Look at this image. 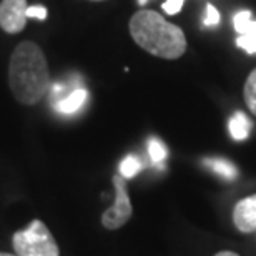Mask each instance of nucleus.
Segmentation results:
<instances>
[{
    "instance_id": "obj_1",
    "label": "nucleus",
    "mask_w": 256,
    "mask_h": 256,
    "mask_svg": "<svg viewBox=\"0 0 256 256\" xmlns=\"http://www.w3.org/2000/svg\"><path fill=\"white\" fill-rule=\"evenodd\" d=\"M8 86L22 105H35L50 88L47 58L35 42L18 44L8 64Z\"/></svg>"
},
{
    "instance_id": "obj_2",
    "label": "nucleus",
    "mask_w": 256,
    "mask_h": 256,
    "mask_svg": "<svg viewBox=\"0 0 256 256\" xmlns=\"http://www.w3.org/2000/svg\"><path fill=\"white\" fill-rule=\"evenodd\" d=\"M130 35L138 47L155 57L176 60L186 52V37L175 24L155 10H138L130 18Z\"/></svg>"
},
{
    "instance_id": "obj_3",
    "label": "nucleus",
    "mask_w": 256,
    "mask_h": 256,
    "mask_svg": "<svg viewBox=\"0 0 256 256\" xmlns=\"http://www.w3.org/2000/svg\"><path fill=\"white\" fill-rule=\"evenodd\" d=\"M12 244L17 256H60L58 244L42 220H32L14 233Z\"/></svg>"
},
{
    "instance_id": "obj_4",
    "label": "nucleus",
    "mask_w": 256,
    "mask_h": 256,
    "mask_svg": "<svg viewBox=\"0 0 256 256\" xmlns=\"http://www.w3.org/2000/svg\"><path fill=\"white\" fill-rule=\"evenodd\" d=\"M112 182L115 186V203L102 214V224L106 230H118L132 218L133 206L126 192L125 178L122 175H115Z\"/></svg>"
},
{
    "instance_id": "obj_5",
    "label": "nucleus",
    "mask_w": 256,
    "mask_h": 256,
    "mask_svg": "<svg viewBox=\"0 0 256 256\" xmlns=\"http://www.w3.org/2000/svg\"><path fill=\"white\" fill-rule=\"evenodd\" d=\"M27 25V0L0 2V28L7 34H18Z\"/></svg>"
},
{
    "instance_id": "obj_6",
    "label": "nucleus",
    "mask_w": 256,
    "mask_h": 256,
    "mask_svg": "<svg viewBox=\"0 0 256 256\" xmlns=\"http://www.w3.org/2000/svg\"><path fill=\"white\" fill-rule=\"evenodd\" d=\"M233 222L240 232L252 233L256 230V194L240 200L233 212Z\"/></svg>"
},
{
    "instance_id": "obj_7",
    "label": "nucleus",
    "mask_w": 256,
    "mask_h": 256,
    "mask_svg": "<svg viewBox=\"0 0 256 256\" xmlns=\"http://www.w3.org/2000/svg\"><path fill=\"white\" fill-rule=\"evenodd\" d=\"M86 102V90L84 88H76L74 90L72 94H68L66 96H64L62 100L55 102L54 106L58 114H64V115H72L75 112H78L84 104Z\"/></svg>"
},
{
    "instance_id": "obj_8",
    "label": "nucleus",
    "mask_w": 256,
    "mask_h": 256,
    "mask_svg": "<svg viewBox=\"0 0 256 256\" xmlns=\"http://www.w3.org/2000/svg\"><path fill=\"white\" fill-rule=\"evenodd\" d=\"M230 135H232L233 140L236 142H242V140H246L248 135H250V130H252V122L243 112H234L233 116L230 118Z\"/></svg>"
},
{
    "instance_id": "obj_9",
    "label": "nucleus",
    "mask_w": 256,
    "mask_h": 256,
    "mask_svg": "<svg viewBox=\"0 0 256 256\" xmlns=\"http://www.w3.org/2000/svg\"><path fill=\"white\" fill-rule=\"evenodd\" d=\"M203 163L216 175L228 178V180H233L238 175V168L232 162L223 160V158H206V160H203Z\"/></svg>"
},
{
    "instance_id": "obj_10",
    "label": "nucleus",
    "mask_w": 256,
    "mask_h": 256,
    "mask_svg": "<svg viewBox=\"0 0 256 256\" xmlns=\"http://www.w3.org/2000/svg\"><path fill=\"white\" fill-rule=\"evenodd\" d=\"M236 45L250 55L256 54V20H252V24L238 35Z\"/></svg>"
},
{
    "instance_id": "obj_11",
    "label": "nucleus",
    "mask_w": 256,
    "mask_h": 256,
    "mask_svg": "<svg viewBox=\"0 0 256 256\" xmlns=\"http://www.w3.org/2000/svg\"><path fill=\"white\" fill-rule=\"evenodd\" d=\"M243 96H244V102H246V106L250 108V112L256 116V68L248 75L246 84H244Z\"/></svg>"
},
{
    "instance_id": "obj_12",
    "label": "nucleus",
    "mask_w": 256,
    "mask_h": 256,
    "mask_svg": "<svg viewBox=\"0 0 256 256\" xmlns=\"http://www.w3.org/2000/svg\"><path fill=\"white\" fill-rule=\"evenodd\" d=\"M143 168V163L140 162V158L135 156V155H128L124 162L120 163V175L125 178H133L138 175V172H140Z\"/></svg>"
},
{
    "instance_id": "obj_13",
    "label": "nucleus",
    "mask_w": 256,
    "mask_h": 256,
    "mask_svg": "<svg viewBox=\"0 0 256 256\" xmlns=\"http://www.w3.org/2000/svg\"><path fill=\"white\" fill-rule=\"evenodd\" d=\"M148 153H150V158L153 163H162V162H165V158H166V146L163 145L162 140L152 136L150 140H148Z\"/></svg>"
},
{
    "instance_id": "obj_14",
    "label": "nucleus",
    "mask_w": 256,
    "mask_h": 256,
    "mask_svg": "<svg viewBox=\"0 0 256 256\" xmlns=\"http://www.w3.org/2000/svg\"><path fill=\"white\" fill-rule=\"evenodd\" d=\"M252 20H253L252 18V12H248V10H243V12H238L236 15H234L233 25H234V30L238 32V35L242 34L250 24H252Z\"/></svg>"
},
{
    "instance_id": "obj_15",
    "label": "nucleus",
    "mask_w": 256,
    "mask_h": 256,
    "mask_svg": "<svg viewBox=\"0 0 256 256\" xmlns=\"http://www.w3.org/2000/svg\"><path fill=\"white\" fill-rule=\"evenodd\" d=\"M220 24V12L218 8L214 7L213 4H208L206 5V15L203 18V25L204 27H216Z\"/></svg>"
},
{
    "instance_id": "obj_16",
    "label": "nucleus",
    "mask_w": 256,
    "mask_h": 256,
    "mask_svg": "<svg viewBox=\"0 0 256 256\" xmlns=\"http://www.w3.org/2000/svg\"><path fill=\"white\" fill-rule=\"evenodd\" d=\"M183 4H185V0H165L162 8L165 10L168 15H176V14H180Z\"/></svg>"
},
{
    "instance_id": "obj_17",
    "label": "nucleus",
    "mask_w": 256,
    "mask_h": 256,
    "mask_svg": "<svg viewBox=\"0 0 256 256\" xmlns=\"http://www.w3.org/2000/svg\"><path fill=\"white\" fill-rule=\"evenodd\" d=\"M27 18L45 20L47 18V8H45L44 5H32V7H27Z\"/></svg>"
},
{
    "instance_id": "obj_18",
    "label": "nucleus",
    "mask_w": 256,
    "mask_h": 256,
    "mask_svg": "<svg viewBox=\"0 0 256 256\" xmlns=\"http://www.w3.org/2000/svg\"><path fill=\"white\" fill-rule=\"evenodd\" d=\"M214 256H240V254L233 253V252H220V253H216Z\"/></svg>"
},
{
    "instance_id": "obj_19",
    "label": "nucleus",
    "mask_w": 256,
    "mask_h": 256,
    "mask_svg": "<svg viewBox=\"0 0 256 256\" xmlns=\"http://www.w3.org/2000/svg\"><path fill=\"white\" fill-rule=\"evenodd\" d=\"M148 2V0H138V4H140V5H145Z\"/></svg>"
},
{
    "instance_id": "obj_20",
    "label": "nucleus",
    "mask_w": 256,
    "mask_h": 256,
    "mask_svg": "<svg viewBox=\"0 0 256 256\" xmlns=\"http://www.w3.org/2000/svg\"><path fill=\"white\" fill-rule=\"evenodd\" d=\"M0 256H15V254H10V253H0Z\"/></svg>"
},
{
    "instance_id": "obj_21",
    "label": "nucleus",
    "mask_w": 256,
    "mask_h": 256,
    "mask_svg": "<svg viewBox=\"0 0 256 256\" xmlns=\"http://www.w3.org/2000/svg\"><path fill=\"white\" fill-rule=\"evenodd\" d=\"M94 2H102V0H94Z\"/></svg>"
}]
</instances>
